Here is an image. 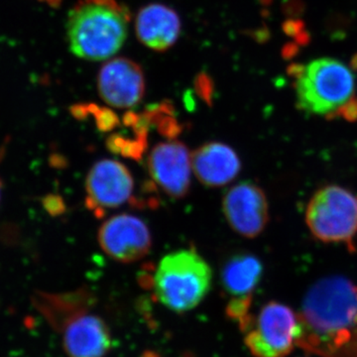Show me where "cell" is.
I'll list each match as a JSON object with an SVG mask.
<instances>
[{
    "label": "cell",
    "instance_id": "cell-1",
    "mask_svg": "<svg viewBox=\"0 0 357 357\" xmlns=\"http://www.w3.org/2000/svg\"><path fill=\"white\" fill-rule=\"evenodd\" d=\"M297 347L321 357H357V284L342 276L314 284L303 300Z\"/></svg>",
    "mask_w": 357,
    "mask_h": 357
},
{
    "label": "cell",
    "instance_id": "cell-2",
    "mask_svg": "<svg viewBox=\"0 0 357 357\" xmlns=\"http://www.w3.org/2000/svg\"><path fill=\"white\" fill-rule=\"evenodd\" d=\"M86 293H38L33 305L62 335L69 357H105L112 349V335L102 317L79 310Z\"/></svg>",
    "mask_w": 357,
    "mask_h": 357
},
{
    "label": "cell",
    "instance_id": "cell-3",
    "mask_svg": "<svg viewBox=\"0 0 357 357\" xmlns=\"http://www.w3.org/2000/svg\"><path fill=\"white\" fill-rule=\"evenodd\" d=\"M130 13L116 0H79L70 13V49L88 61L107 60L126 42Z\"/></svg>",
    "mask_w": 357,
    "mask_h": 357
},
{
    "label": "cell",
    "instance_id": "cell-4",
    "mask_svg": "<svg viewBox=\"0 0 357 357\" xmlns=\"http://www.w3.org/2000/svg\"><path fill=\"white\" fill-rule=\"evenodd\" d=\"M213 271L194 249H183L166 255L155 272L153 289L157 299L175 312L198 307L210 292Z\"/></svg>",
    "mask_w": 357,
    "mask_h": 357
},
{
    "label": "cell",
    "instance_id": "cell-5",
    "mask_svg": "<svg viewBox=\"0 0 357 357\" xmlns=\"http://www.w3.org/2000/svg\"><path fill=\"white\" fill-rule=\"evenodd\" d=\"M294 89L298 109L305 114L335 119L356 96V77L351 68L335 59H317L295 79Z\"/></svg>",
    "mask_w": 357,
    "mask_h": 357
},
{
    "label": "cell",
    "instance_id": "cell-6",
    "mask_svg": "<svg viewBox=\"0 0 357 357\" xmlns=\"http://www.w3.org/2000/svg\"><path fill=\"white\" fill-rule=\"evenodd\" d=\"M305 222L317 241L354 248L357 236V195L340 185L319 188L307 204Z\"/></svg>",
    "mask_w": 357,
    "mask_h": 357
},
{
    "label": "cell",
    "instance_id": "cell-7",
    "mask_svg": "<svg viewBox=\"0 0 357 357\" xmlns=\"http://www.w3.org/2000/svg\"><path fill=\"white\" fill-rule=\"evenodd\" d=\"M244 332L246 347L253 356L286 357L297 347L299 316L282 303L269 302Z\"/></svg>",
    "mask_w": 357,
    "mask_h": 357
},
{
    "label": "cell",
    "instance_id": "cell-8",
    "mask_svg": "<svg viewBox=\"0 0 357 357\" xmlns=\"http://www.w3.org/2000/svg\"><path fill=\"white\" fill-rule=\"evenodd\" d=\"M222 211L231 229L245 238L259 236L269 222L266 194L252 182L232 185L223 197Z\"/></svg>",
    "mask_w": 357,
    "mask_h": 357
},
{
    "label": "cell",
    "instance_id": "cell-9",
    "mask_svg": "<svg viewBox=\"0 0 357 357\" xmlns=\"http://www.w3.org/2000/svg\"><path fill=\"white\" fill-rule=\"evenodd\" d=\"M103 252L114 261L131 263L149 253L152 237L146 223L134 215H114L105 222L98 234Z\"/></svg>",
    "mask_w": 357,
    "mask_h": 357
},
{
    "label": "cell",
    "instance_id": "cell-10",
    "mask_svg": "<svg viewBox=\"0 0 357 357\" xmlns=\"http://www.w3.org/2000/svg\"><path fill=\"white\" fill-rule=\"evenodd\" d=\"M134 180L130 171L116 160H100L89 170L86 181V206L96 215L117 208L132 195Z\"/></svg>",
    "mask_w": 357,
    "mask_h": 357
},
{
    "label": "cell",
    "instance_id": "cell-11",
    "mask_svg": "<svg viewBox=\"0 0 357 357\" xmlns=\"http://www.w3.org/2000/svg\"><path fill=\"white\" fill-rule=\"evenodd\" d=\"M152 180L167 196L183 199L191 185L192 154L184 143L167 141L154 146L148 157Z\"/></svg>",
    "mask_w": 357,
    "mask_h": 357
},
{
    "label": "cell",
    "instance_id": "cell-12",
    "mask_svg": "<svg viewBox=\"0 0 357 357\" xmlns=\"http://www.w3.org/2000/svg\"><path fill=\"white\" fill-rule=\"evenodd\" d=\"M103 102L116 109H130L141 102L145 79L140 66L126 58H116L103 65L98 77Z\"/></svg>",
    "mask_w": 357,
    "mask_h": 357
},
{
    "label": "cell",
    "instance_id": "cell-13",
    "mask_svg": "<svg viewBox=\"0 0 357 357\" xmlns=\"http://www.w3.org/2000/svg\"><path fill=\"white\" fill-rule=\"evenodd\" d=\"M192 169L202 184L222 187L232 182L241 170V161L229 145L210 142L192 153Z\"/></svg>",
    "mask_w": 357,
    "mask_h": 357
},
{
    "label": "cell",
    "instance_id": "cell-14",
    "mask_svg": "<svg viewBox=\"0 0 357 357\" xmlns=\"http://www.w3.org/2000/svg\"><path fill=\"white\" fill-rule=\"evenodd\" d=\"M180 33L181 20L177 13L163 4L143 7L136 17L138 39L152 50H168L177 42Z\"/></svg>",
    "mask_w": 357,
    "mask_h": 357
},
{
    "label": "cell",
    "instance_id": "cell-15",
    "mask_svg": "<svg viewBox=\"0 0 357 357\" xmlns=\"http://www.w3.org/2000/svg\"><path fill=\"white\" fill-rule=\"evenodd\" d=\"M263 276L259 258L248 252L230 256L220 270L223 291L229 302H252L253 294Z\"/></svg>",
    "mask_w": 357,
    "mask_h": 357
},
{
    "label": "cell",
    "instance_id": "cell-16",
    "mask_svg": "<svg viewBox=\"0 0 357 357\" xmlns=\"http://www.w3.org/2000/svg\"><path fill=\"white\" fill-rule=\"evenodd\" d=\"M72 114L77 119H83L86 114H91L95 116L96 126L102 131L112 130L119 124V117L109 109H102L95 105H75Z\"/></svg>",
    "mask_w": 357,
    "mask_h": 357
},
{
    "label": "cell",
    "instance_id": "cell-17",
    "mask_svg": "<svg viewBox=\"0 0 357 357\" xmlns=\"http://www.w3.org/2000/svg\"><path fill=\"white\" fill-rule=\"evenodd\" d=\"M281 9L288 18H299L306 11V3L304 0H283Z\"/></svg>",
    "mask_w": 357,
    "mask_h": 357
},
{
    "label": "cell",
    "instance_id": "cell-18",
    "mask_svg": "<svg viewBox=\"0 0 357 357\" xmlns=\"http://www.w3.org/2000/svg\"><path fill=\"white\" fill-rule=\"evenodd\" d=\"M44 208L52 215H58L64 213L65 204L61 197L49 195L43 201Z\"/></svg>",
    "mask_w": 357,
    "mask_h": 357
},
{
    "label": "cell",
    "instance_id": "cell-19",
    "mask_svg": "<svg viewBox=\"0 0 357 357\" xmlns=\"http://www.w3.org/2000/svg\"><path fill=\"white\" fill-rule=\"evenodd\" d=\"M305 22L299 18H288L287 20L284 21L282 24V30L289 37H293L295 38L297 35H299L301 32L304 31Z\"/></svg>",
    "mask_w": 357,
    "mask_h": 357
},
{
    "label": "cell",
    "instance_id": "cell-20",
    "mask_svg": "<svg viewBox=\"0 0 357 357\" xmlns=\"http://www.w3.org/2000/svg\"><path fill=\"white\" fill-rule=\"evenodd\" d=\"M197 88L202 93V96L204 100L211 102V93H213V84H211L210 79L206 76H199Z\"/></svg>",
    "mask_w": 357,
    "mask_h": 357
},
{
    "label": "cell",
    "instance_id": "cell-21",
    "mask_svg": "<svg viewBox=\"0 0 357 357\" xmlns=\"http://www.w3.org/2000/svg\"><path fill=\"white\" fill-rule=\"evenodd\" d=\"M300 46L294 42H289V43L284 45L282 48L281 55L284 60H292L296 56L299 54Z\"/></svg>",
    "mask_w": 357,
    "mask_h": 357
},
{
    "label": "cell",
    "instance_id": "cell-22",
    "mask_svg": "<svg viewBox=\"0 0 357 357\" xmlns=\"http://www.w3.org/2000/svg\"><path fill=\"white\" fill-rule=\"evenodd\" d=\"M270 37H271V33L266 26H263L253 32V38L260 44L266 43L267 41H269Z\"/></svg>",
    "mask_w": 357,
    "mask_h": 357
},
{
    "label": "cell",
    "instance_id": "cell-23",
    "mask_svg": "<svg viewBox=\"0 0 357 357\" xmlns=\"http://www.w3.org/2000/svg\"><path fill=\"white\" fill-rule=\"evenodd\" d=\"M306 66L299 64V63H294L287 68V74L294 79H297L298 77L302 76L303 73L305 72Z\"/></svg>",
    "mask_w": 357,
    "mask_h": 357
},
{
    "label": "cell",
    "instance_id": "cell-24",
    "mask_svg": "<svg viewBox=\"0 0 357 357\" xmlns=\"http://www.w3.org/2000/svg\"><path fill=\"white\" fill-rule=\"evenodd\" d=\"M295 42L299 46H307L311 42V35L307 31L306 29L304 31L301 32L299 35L295 37Z\"/></svg>",
    "mask_w": 357,
    "mask_h": 357
},
{
    "label": "cell",
    "instance_id": "cell-25",
    "mask_svg": "<svg viewBox=\"0 0 357 357\" xmlns=\"http://www.w3.org/2000/svg\"><path fill=\"white\" fill-rule=\"evenodd\" d=\"M349 68H351L352 72H357V53L352 56L351 62H349Z\"/></svg>",
    "mask_w": 357,
    "mask_h": 357
},
{
    "label": "cell",
    "instance_id": "cell-26",
    "mask_svg": "<svg viewBox=\"0 0 357 357\" xmlns=\"http://www.w3.org/2000/svg\"><path fill=\"white\" fill-rule=\"evenodd\" d=\"M4 151H6V146L2 147L1 150H0V159H1L2 155H3ZM1 189H2V182H1V180H0V198H1Z\"/></svg>",
    "mask_w": 357,
    "mask_h": 357
},
{
    "label": "cell",
    "instance_id": "cell-27",
    "mask_svg": "<svg viewBox=\"0 0 357 357\" xmlns=\"http://www.w3.org/2000/svg\"><path fill=\"white\" fill-rule=\"evenodd\" d=\"M260 2H261L262 6H271L272 2H273V0H260Z\"/></svg>",
    "mask_w": 357,
    "mask_h": 357
}]
</instances>
